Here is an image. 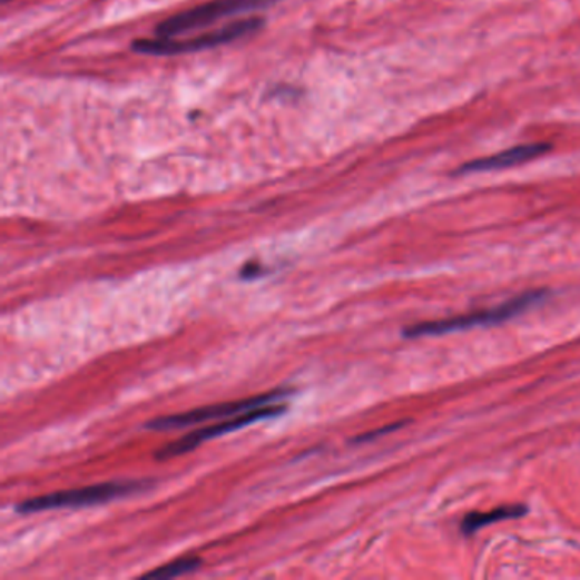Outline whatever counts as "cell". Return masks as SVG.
Segmentation results:
<instances>
[{
  "mask_svg": "<svg viewBox=\"0 0 580 580\" xmlns=\"http://www.w3.org/2000/svg\"><path fill=\"white\" fill-rule=\"evenodd\" d=\"M141 486H144L141 482H108L70 489V491L51 492V494L19 502L16 511L19 514H35V512L50 511V509L105 504V502L134 494V492L140 491Z\"/></svg>",
  "mask_w": 580,
  "mask_h": 580,
  "instance_id": "cell-1",
  "label": "cell"
},
{
  "mask_svg": "<svg viewBox=\"0 0 580 580\" xmlns=\"http://www.w3.org/2000/svg\"><path fill=\"white\" fill-rule=\"evenodd\" d=\"M274 4V0H212L208 4L174 14L157 26V37L179 38L189 31L208 28L230 16L247 14Z\"/></svg>",
  "mask_w": 580,
  "mask_h": 580,
  "instance_id": "cell-2",
  "label": "cell"
},
{
  "mask_svg": "<svg viewBox=\"0 0 580 580\" xmlns=\"http://www.w3.org/2000/svg\"><path fill=\"white\" fill-rule=\"evenodd\" d=\"M263 19L250 18L244 21L232 22L224 28L212 31V33L199 35L189 40H173V38H159V40H138L134 43V50L145 55H183L195 53V51L209 50L220 45L232 43L240 40L247 35L256 33L263 26Z\"/></svg>",
  "mask_w": 580,
  "mask_h": 580,
  "instance_id": "cell-3",
  "label": "cell"
},
{
  "mask_svg": "<svg viewBox=\"0 0 580 580\" xmlns=\"http://www.w3.org/2000/svg\"><path fill=\"white\" fill-rule=\"evenodd\" d=\"M543 292L524 293L501 307L492 311L476 312V314L460 315V317L444 318V321L424 322L405 328V337H424V335L450 334V332L466 331V328L482 327V325L501 324L528 311L531 305L543 298Z\"/></svg>",
  "mask_w": 580,
  "mask_h": 580,
  "instance_id": "cell-4",
  "label": "cell"
},
{
  "mask_svg": "<svg viewBox=\"0 0 580 580\" xmlns=\"http://www.w3.org/2000/svg\"><path fill=\"white\" fill-rule=\"evenodd\" d=\"M293 393V390L279 389L273 392L264 393V395L250 396V399H242V401L225 402V404L208 405V407L195 409V411L183 412V414L166 415V417H157L147 422L145 427L151 431H170L185 430L189 425L201 424L205 421H215V419H228L242 412L253 411L263 405L274 404V402L283 401Z\"/></svg>",
  "mask_w": 580,
  "mask_h": 580,
  "instance_id": "cell-5",
  "label": "cell"
},
{
  "mask_svg": "<svg viewBox=\"0 0 580 580\" xmlns=\"http://www.w3.org/2000/svg\"><path fill=\"white\" fill-rule=\"evenodd\" d=\"M288 411V405L274 404L263 405V407L253 409V411L242 412V414L234 415V417L222 419L218 424L208 425L205 430L193 431L186 434L185 438L160 448L156 453L157 460H169V458L179 456V454L189 453V451L198 448L205 441L213 440V438L225 436V434L234 433V431L242 430L246 425L254 424V422L266 421V419L278 417Z\"/></svg>",
  "mask_w": 580,
  "mask_h": 580,
  "instance_id": "cell-6",
  "label": "cell"
},
{
  "mask_svg": "<svg viewBox=\"0 0 580 580\" xmlns=\"http://www.w3.org/2000/svg\"><path fill=\"white\" fill-rule=\"evenodd\" d=\"M550 150L547 144H528L518 145V147L508 148V150L499 151L495 156L482 157V159L466 163L465 166L458 169V174L470 173H491V170L508 169V167L519 166V164L530 163L537 157L543 156L544 151Z\"/></svg>",
  "mask_w": 580,
  "mask_h": 580,
  "instance_id": "cell-7",
  "label": "cell"
},
{
  "mask_svg": "<svg viewBox=\"0 0 580 580\" xmlns=\"http://www.w3.org/2000/svg\"><path fill=\"white\" fill-rule=\"evenodd\" d=\"M527 514L524 505H504V508L494 509L489 512H473L463 519L462 530L465 534H473L482 528L491 527V524L504 521V519L521 518Z\"/></svg>",
  "mask_w": 580,
  "mask_h": 580,
  "instance_id": "cell-8",
  "label": "cell"
},
{
  "mask_svg": "<svg viewBox=\"0 0 580 580\" xmlns=\"http://www.w3.org/2000/svg\"><path fill=\"white\" fill-rule=\"evenodd\" d=\"M199 566H201V560L196 559V557H188V559H179L166 563V566L159 567V569L145 573L144 577L145 579H173V577L195 572Z\"/></svg>",
  "mask_w": 580,
  "mask_h": 580,
  "instance_id": "cell-9",
  "label": "cell"
},
{
  "mask_svg": "<svg viewBox=\"0 0 580 580\" xmlns=\"http://www.w3.org/2000/svg\"><path fill=\"white\" fill-rule=\"evenodd\" d=\"M260 274V266H244V269L240 271V276L242 278H246V279H254V278H257V276H259Z\"/></svg>",
  "mask_w": 580,
  "mask_h": 580,
  "instance_id": "cell-10",
  "label": "cell"
}]
</instances>
